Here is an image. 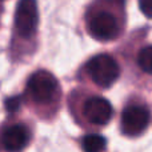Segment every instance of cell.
Wrapping results in <instances>:
<instances>
[{
	"label": "cell",
	"instance_id": "1",
	"mask_svg": "<svg viewBox=\"0 0 152 152\" xmlns=\"http://www.w3.org/2000/svg\"><path fill=\"white\" fill-rule=\"evenodd\" d=\"M27 95L35 104L48 107L59 100L60 87L51 72L40 69L29 76L27 81Z\"/></svg>",
	"mask_w": 152,
	"mask_h": 152
},
{
	"label": "cell",
	"instance_id": "2",
	"mask_svg": "<svg viewBox=\"0 0 152 152\" xmlns=\"http://www.w3.org/2000/svg\"><path fill=\"white\" fill-rule=\"evenodd\" d=\"M86 72L100 88H110L120 76V67L113 56L99 53L91 58L86 64Z\"/></svg>",
	"mask_w": 152,
	"mask_h": 152
},
{
	"label": "cell",
	"instance_id": "3",
	"mask_svg": "<svg viewBox=\"0 0 152 152\" xmlns=\"http://www.w3.org/2000/svg\"><path fill=\"white\" fill-rule=\"evenodd\" d=\"M39 23L36 0H19L15 11V29L23 39H31Z\"/></svg>",
	"mask_w": 152,
	"mask_h": 152
},
{
	"label": "cell",
	"instance_id": "4",
	"mask_svg": "<svg viewBox=\"0 0 152 152\" xmlns=\"http://www.w3.org/2000/svg\"><path fill=\"white\" fill-rule=\"evenodd\" d=\"M151 120V113L145 105L129 104L121 113L120 129L126 136H139L147 129Z\"/></svg>",
	"mask_w": 152,
	"mask_h": 152
},
{
	"label": "cell",
	"instance_id": "5",
	"mask_svg": "<svg viewBox=\"0 0 152 152\" xmlns=\"http://www.w3.org/2000/svg\"><path fill=\"white\" fill-rule=\"evenodd\" d=\"M88 32L91 36L100 42H110L120 34V26L118 19L107 11L95 13L88 21Z\"/></svg>",
	"mask_w": 152,
	"mask_h": 152
},
{
	"label": "cell",
	"instance_id": "6",
	"mask_svg": "<svg viewBox=\"0 0 152 152\" xmlns=\"http://www.w3.org/2000/svg\"><path fill=\"white\" fill-rule=\"evenodd\" d=\"M112 105L102 96H91L83 103V116L92 126H105L112 118Z\"/></svg>",
	"mask_w": 152,
	"mask_h": 152
},
{
	"label": "cell",
	"instance_id": "7",
	"mask_svg": "<svg viewBox=\"0 0 152 152\" xmlns=\"http://www.w3.org/2000/svg\"><path fill=\"white\" fill-rule=\"evenodd\" d=\"M31 139V132L23 124H12L3 129L1 143L7 152H19L27 147Z\"/></svg>",
	"mask_w": 152,
	"mask_h": 152
},
{
	"label": "cell",
	"instance_id": "8",
	"mask_svg": "<svg viewBox=\"0 0 152 152\" xmlns=\"http://www.w3.org/2000/svg\"><path fill=\"white\" fill-rule=\"evenodd\" d=\"M105 147H107V140L102 135L91 134L81 139L83 152H104Z\"/></svg>",
	"mask_w": 152,
	"mask_h": 152
},
{
	"label": "cell",
	"instance_id": "9",
	"mask_svg": "<svg viewBox=\"0 0 152 152\" xmlns=\"http://www.w3.org/2000/svg\"><path fill=\"white\" fill-rule=\"evenodd\" d=\"M137 66L144 72L152 75V45L142 48L137 55Z\"/></svg>",
	"mask_w": 152,
	"mask_h": 152
},
{
	"label": "cell",
	"instance_id": "10",
	"mask_svg": "<svg viewBox=\"0 0 152 152\" xmlns=\"http://www.w3.org/2000/svg\"><path fill=\"white\" fill-rule=\"evenodd\" d=\"M20 104H21L20 96H11V97H8V99H5V110L10 113L18 111Z\"/></svg>",
	"mask_w": 152,
	"mask_h": 152
},
{
	"label": "cell",
	"instance_id": "11",
	"mask_svg": "<svg viewBox=\"0 0 152 152\" xmlns=\"http://www.w3.org/2000/svg\"><path fill=\"white\" fill-rule=\"evenodd\" d=\"M139 7L147 18L152 19V0H139Z\"/></svg>",
	"mask_w": 152,
	"mask_h": 152
}]
</instances>
